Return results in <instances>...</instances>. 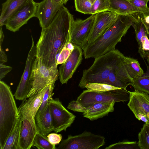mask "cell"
Instances as JSON below:
<instances>
[{
    "label": "cell",
    "instance_id": "cell-25",
    "mask_svg": "<svg viewBox=\"0 0 149 149\" xmlns=\"http://www.w3.org/2000/svg\"><path fill=\"white\" fill-rule=\"evenodd\" d=\"M147 70L141 77L134 80L133 83L131 84L135 90L149 94V61H147Z\"/></svg>",
    "mask_w": 149,
    "mask_h": 149
},
{
    "label": "cell",
    "instance_id": "cell-20",
    "mask_svg": "<svg viewBox=\"0 0 149 149\" xmlns=\"http://www.w3.org/2000/svg\"><path fill=\"white\" fill-rule=\"evenodd\" d=\"M30 0H6L2 4L0 25H5L7 21L23 7Z\"/></svg>",
    "mask_w": 149,
    "mask_h": 149
},
{
    "label": "cell",
    "instance_id": "cell-18",
    "mask_svg": "<svg viewBox=\"0 0 149 149\" xmlns=\"http://www.w3.org/2000/svg\"><path fill=\"white\" fill-rule=\"evenodd\" d=\"M131 26L134 30L138 45V52L143 59L149 58V36L141 21L138 23L132 22Z\"/></svg>",
    "mask_w": 149,
    "mask_h": 149
},
{
    "label": "cell",
    "instance_id": "cell-9",
    "mask_svg": "<svg viewBox=\"0 0 149 149\" xmlns=\"http://www.w3.org/2000/svg\"><path fill=\"white\" fill-rule=\"evenodd\" d=\"M53 131L57 133L66 131L74 120L76 116L62 105L59 98H51L49 101Z\"/></svg>",
    "mask_w": 149,
    "mask_h": 149
},
{
    "label": "cell",
    "instance_id": "cell-2",
    "mask_svg": "<svg viewBox=\"0 0 149 149\" xmlns=\"http://www.w3.org/2000/svg\"><path fill=\"white\" fill-rule=\"evenodd\" d=\"M132 22L128 16L118 15L102 35L83 49L84 58H95L115 49L131 26Z\"/></svg>",
    "mask_w": 149,
    "mask_h": 149
},
{
    "label": "cell",
    "instance_id": "cell-21",
    "mask_svg": "<svg viewBox=\"0 0 149 149\" xmlns=\"http://www.w3.org/2000/svg\"><path fill=\"white\" fill-rule=\"evenodd\" d=\"M47 88V86L29 97L28 99L23 101L22 104L18 108V113L26 110H30L35 117L42 103Z\"/></svg>",
    "mask_w": 149,
    "mask_h": 149
},
{
    "label": "cell",
    "instance_id": "cell-41",
    "mask_svg": "<svg viewBox=\"0 0 149 149\" xmlns=\"http://www.w3.org/2000/svg\"><path fill=\"white\" fill-rule=\"evenodd\" d=\"M2 26H0V46H1V45L3 41L4 38V35L2 30Z\"/></svg>",
    "mask_w": 149,
    "mask_h": 149
},
{
    "label": "cell",
    "instance_id": "cell-37",
    "mask_svg": "<svg viewBox=\"0 0 149 149\" xmlns=\"http://www.w3.org/2000/svg\"><path fill=\"white\" fill-rule=\"evenodd\" d=\"M12 69V68L10 66L0 63V80L3 79Z\"/></svg>",
    "mask_w": 149,
    "mask_h": 149
},
{
    "label": "cell",
    "instance_id": "cell-6",
    "mask_svg": "<svg viewBox=\"0 0 149 149\" xmlns=\"http://www.w3.org/2000/svg\"><path fill=\"white\" fill-rule=\"evenodd\" d=\"M105 144V138L86 130L74 136L68 135L67 138L61 141L57 149H98Z\"/></svg>",
    "mask_w": 149,
    "mask_h": 149
},
{
    "label": "cell",
    "instance_id": "cell-7",
    "mask_svg": "<svg viewBox=\"0 0 149 149\" xmlns=\"http://www.w3.org/2000/svg\"><path fill=\"white\" fill-rule=\"evenodd\" d=\"M129 100L128 91L122 88L105 92H95L84 90L77 100L87 108L95 103L112 100L115 102H125Z\"/></svg>",
    "mask_w": 149,
    "mask_h": 149
},
{
    "label": "cell",
    "instance_id": "cell-34",
    "mask_svg": "<svg viewBox=\"0 0 149 149\" xmlns=\"http://www.w3.org/2000/svg\"><path fill=\"white\" fill-rule=\"evenodd\" d=\"M67 108L74 111L84 113L87 110V108L83 106L76 100H72L68 105Z\"/></svg>",
    "mask_w": 149,
    "mask_h": 149
},
{
    "label": "cell",
    "instance_id": "cell-35",
    "mask_svg": "<svg viewBox=\"0 0 149 149\" xmlns=\"http://www.w3.org/2000/svg\"><path fill=\"white\" fill-rule=\"evenodd\" d=\"M47 137L50 143L54 145L58 144L62 139L61 134H58L56 133L49 134Z\"/></svg>",
    "mask_w": 149,
    "mask_h": 149
},
{
    "label": "cell",
    "instance_id": "cell-11",
    "mask_svg": "<svg viewBox=\"0 0 149 149\" xmlns=\"http://www.w3.org/2000/svg\"><path fill=\"white\" fill-rule=\"evenodd\" d=\"M18 113L23 118L20 135L19 149H30L33 146L34 138L39 131L35 116L31 111L29 109Z\"/></svg>",
    "mask_w": 149,
    "mask_h": 149
},
{
    "label": "cell",
    "instance_id": "cell-19",
    "mask_svg": "<svg viewBox=\"0 0 149 149\" xmlns=\"http://www.w3.org/2000/svg\"><path fill=\"white\" fill-rule=\"evenodd\" d=\"M115 103L114 100L95 103L87 108V111L83 113V116L91 121L102 118L113 111Z\"/></svg>",
    "mask_w": 149,
    "mask_h": 149
},
{
    "label": "cell",
    "instance_id": "cell-14",
    "mask_svg": "<svg viewBox=\"0 0 149 149\" xmlns=\"http://www.w3.org/2000/svg\"><path fill=\"white\" fill-rule=\"evenodd\" d=\"M82 49L74 45V49L66 61L59 67V78L62 84H67L81 64L83 54Z\"/></svg>",
    "mask_w": 149,
    "mask_h": 149
},
{
    "label": "cell",
    "instance_id": "cell-17",
    "mask_svg": "<svg viewBox=\"0 0 149 149\" xmlns=\"http://www.w3.org/2000/svg\"><path fill=\"white\" fill-rule=\"evenodd\" d=\"M128 92L129 100L127 106L134 114L140 113L146 115L149 112V95L136 90Z\"/></svg>",
    "mask_w": 149,
    "mask_h": 149
},
{
    "label": "cell",
    "instance_id": "cell-3",
    "mask_svg": "<svg viewBox=\"0 0 149 149\" xmlns=\"http://www.w3.org/2000/svg\"><path fill=\"white\" fill-rule=\"evenodd\" d=\"M125 56L118 50L115 49L95 58L91 67L83 71L78 86L83 89L88 83L106 84L111 72L123 60Z\"/></svg>",
    "mask_w": 149,
    "mask_h": 149
},
{
    "label": "cell",
    "instance_id": "cell-27",
    "mask_svg": "<svg viewBox=\"0 0 149 149\" xmlns=\"http://www.w3.org/2000/svg\"><path fill=\"white\" fill-rule=\"evenodd\" d=\"M138 146L140 149H149V123L144 124L138 134Z\"/></svg>",
    "mask_w": 149,
    "mask_h": 149
},
{
    "label": "cell",
    "instance_id": "cell-22",
    "mask_svg": "<svg viewBox=\"0 0 149 149\" xmlns=\"http://www.w3.org/2000/svg\"><path fill=\"white\" fill-rule=\"evenodd\" d=\"M35 120L39 132L47 136L53 131L49 102L42 114Z\"/></svg>",
    "mask_w": 149,
    "mask_h": 149
},
{
    "label": "cell",
    "instance_id": "cell-23",
    "mask_svg": "<svg viewBox=\"0 0 149 149\" xmlns=\"http://www.w3.org/2000/svg\"><path fill=\"white\" fill-rule=\"evenodd\" d=\"M19 115L17 123L8 138L3 149H19L20 135L23 118L22 116Z\"/></svg>",
    "mask_w": 149,
    "mask_h": 149
},
{
    "label": "cell",
    "instance_id": "cell-32",
    "mask_svg": "<svg viewBox=\"0 0 149 149\" xmlns=\"http://www.w3.org/2000/svg\"><path fill=\"white\" fill-rule=\"evenodd\" d=\"M138 148H139L136 141H123L111 144L105 149H135Z\"/></svg>",
    "mask_w": 149,
    "mask_h": 149
},
{
    "label": "cell",
    "instance_id": "cell-13",
    "mask_svg": "<svg viewBox=\"0 0 149 149\" xmlns=\"http://www.w3.org/2000/svg\"><path fill=\"white\" fill-rule=\"evenodd\" d=\"M38 4L33 0H30L7 21L5 24L6 29L14 32L19 31L30 19L36 17Z\"/></svg>",
    "mask_w": 149,
    "mask_h": 149
},
{
    "label": "cell",
    "instance_id": "cell-30",
    "mask_svg": "<svg viewBox=\"0 0 149 149\" xmlns=\"http://www.w3.org/2000/svg\"><path fill=\"white\" fill-rule=\"evenodd\" d=\"M85 88L90 91L98 92L107 91L121 88L102 83H88L86 85Z\"/></svg>",
    "mask_w": 149,
    "mask_h": 149
},
{
    "label": "cell",
    "instance_id": "cell-44",
    "mask_svg": "<svg viewBox=\"0 0 149 149\" xmlns=\"http://www.w3.org/2000/svg\"><path fill=\"white\" fill-rule=\"evenodd\" d=\"M146 116L149 119V112L147 113Z\"/></svg>",
    "mask_w": 149,
    "mask_h": 149
},
{
    "label": "cell",
    "instance_id": "cell-39",
    "mask_svg": "<svg viewBox=\"0 0 149 149\" xmlns=\"http://www.w3.org/2000/svg\"><path fill=\"white\" fill-rule=\"evenodd\" d=\"M7 61V58L5 52L0 46V63L4 64Z\"/></svg>",
    "mask_w": 149,
    "mask_h": 149
},
{
    "label": "cell",
    "instance_id": "cell-12",
    "mask_svg": "<svg viewBox=\"0 0 149 149\" xmlns=\"http://www.w3.org/2000/svg\"><path fill=\"white\" fill-rule=\"evenodd\" d=\"M109 11L119 15L128 16L134 23L141 21L144 17L149 15V10L139 8L133 4L129 0H109Z\"/></svg>",
    "mask_w": 149,
    "mask_h": 149
},
{
    "label": "cell",
    "instance_id": "cell-16",
    "mask_svg": "<svg viewBox=\"0 0 149 149\" xmlns=\"http://www.w3.org/2000/svg\"><path fill=\"white\" fill-rule=\"evenodd\" d=\"M63 5L54 0H43L38 3L36 17L38 19L42 29L50 24Z\"/></svg>",
    "mask_w": 149,
    "mask_h": 149
},
{
    "label": "cell",
    "instance_id": "cell-42",
    "mask_svg": "<svg viewBox=\"0 0 149 149\" xmlns=\"http://www.w3.org/2000/svg\"><path fill=\"white\" fill-rule=\"evenodd\" d=\"M69 0H61L60 3L64 4H66Z\"/></svg>",
    "mask_w": 149,
    "mask_h": 149
},
{
    "label": "cell",
    "instance_id": "cell-10",
    "mask_svg": "<svg viewBox=\"0 0 149 149\" xmlns=\"http://www.w3.org/2000/svg\"><path fill=\"white\" fill-rule=\"evenodd\" d=\"M95 14L92 15L84 20L72 19L70 29V42L83 49L87 45L88 38L93 28Z\"/></svg>",
    "mask_w": 149,
    "mask_h": 149
},
{
    "label": "cell",
    "instance_id": "cell-33",
    "mask_svg": "<svg viewBox=\"0 0 149 149\" xmlns=\"http://www.w3.org/2000/svg\"><path fill=\"white\" fill-rule=\"evenodd\" d=\"M72 52L65 45L58 56L56 62V65H58L64 63L69 57Z\"/></svg>",
    "mask_w": 149,
    "mask_h": 149
},
{
    "label": "cell",
    "instance_id": "cell-8",
    "mask_svg": "<svg viewBox=\"0 0 149 149\" xmlns=\"http://www.w3.org/2000/svg\"><path fill=\"white\" fill-rule=\"evenodd\" d=\"M31 39V46L26 59L24 70L14 95L16 100L22 101L27 98L32 87L33 68L36 58V49L32 36Z\"/></svg>",
    "mask_w": 149,
    "mask_h": 149
},
{
    "label": "cell",
    "instance_id": "cell-40",
    "mask_svg": "<svg viewBox=\"0 0 149 149\" xmlns=\"http://www.w3.org/2000/svg\"><path fill=\"white\" fill-rule=\"evenodd\" d=\"M141 21L149 36V15L144 17Z\"/></svg>",
    "mask_w": 149,
    "mask_h": 149
},
{
    "label": "cell",
    "instance_id": "cell-46",
    "mask_svg": "<svg viewBox=\"0 0 149 149\" xmlns=\"http://www.w3.org/2000/svg\"></svg>",
    "mask_w": 149,
    "mask_h": 149
},
{
    "label": "cell",
    "instance_id": "cell-24",
    "mask_svg": "<svg viewBox=\"0 0 149 149\" xmlns=\"http://www.w3.org/2000/svg\"><path fill=\"white\" fill-rule=\"evenodd\" d=\"M123 63L128 74L133 80L141 77L144 73L136 59L125 56Z\"/></svg>",
    "mask_w": 149,
    "mask_h": 149
},
{
    "label": "cell",
    "instance_id": "cell-26",
    "mask_svg": "<svg viewBox=\"0 0 149 149\" xmlns=\"http://www.w3.org/2000/svg\"><path fill=\"white\" fill-rule=\"evenodd\" d=\"M33 146L38 149H55V145L51 143L47 136L39 131L36 134L34 139Z\"/></svg>",
    "mask_w": 149,
    "mask_h": 149
},
{
    "label": "cell",
    "instance_id": "cell-1",
    "mask_svg": "<svg viewBox=\"0 0 149 149\" xmlns=\"http://www.w3.org/2000/svg\"><path fill=\"white\" fill-rule=\"evenodd\" d=\"M73 16L63 5L50 24L42 29L36 45V57L41 59L46 66L56 64L58 56L70 36Z\"/></svg>",
    "mask_w": 149,
    "mask_h": 149
},
{
    "label": "cell",
    "instance_id": "cell-36",
    "mask_svg": "<svg viewBox=\"0 0 149 149\" xmlns=\"http://www.w3.org/2000/svg\"><path fill=\"white\" fill-rule=\"evenodd\" d=\"M136 7L146 10H149L147 6L148 0H129Z\"/></svg>",
    "mask_w": 149,
    "mask_h": 149
},
{
    "label": "cell",
    "instance_id": "cell-15",
    "mask_svg": "<svg viewBox=\"0 0 149 149\" xmlns=\"http://www.w3.org/2000/svg\"><path fill=\"white\" fill-rule=\"evenodd\" d=\"M118 15L115 12L109 11L96 14L87 45L92 43L102 35L115 20Z\"/></svg>",
    "mask_w": 149,
    "mask_h": 149
},
{
    "label": "cell",
    "instance_id": "cell-38",
    "mask_svg": "<svg viewBox=\"0 0 149 149\" xmlns=\"http://www.w3.org/2000/svg\"><path fill=\"white\" fill-rule=\"evenodd\" d=\"M135 117L139 120H142L145 123H149V119L146 115L139 113L134 115Z\"/></svg>",
    "mask_w": 149,
    "mask_h": 149
},
{
    "label": "cell",
    "instance_id": "cell-5",
    "mask_svg": "<svg viewBox=\"0 0 149 149\" xmlns=\"http://www.w3.org/2000/svg\"><path fill=\"white\" fill-rule=\"evenodd\" d=\"M57 65L47 67L41 59L36 57L33 68V85L27 98L40 91L49 85L55 83L59 76Z\"/></svg>",
    "mask_w": 149,
    "mask_h": 149
},
{
    "label": "cell",
    "instance_id": "cell-4",
    "mask_svg": "<svg viewBox=\"0 0 149 149\" xmlns=\"http://www.w3.org/2000/svg\"><path fill=\"white\" fill-rule=\"evenodd\" d=\"M10 87L0 81V146L3 148L19 115Z\"/></svg>",
    "mask_w": 149,
    "mask_h": 149
},
{
    "label": "cell",
    "instance_id": "cell-43",
    "mask_svg": "<svg viewBox=\"0 0 149 149\" xmlns=\"http://www.w3.org/2000/svg\"><path fill=\"white\" fill-rule=\"evenodd\" d=\"M54 1L55 2L58 3H60L61 1V0H54Z\"/></svg>",
    "mask_w": 149,
    "mask_h": 149
},
{
    "label": "cell",
    "instance_id": "cell-29",
    "mask_svg": "<svg viewBox=\"0 0 149 149\" xmlns=\"http://www.w3.org/2000/svg\"><path fill=\"white\" fill-rule=\"evenodd\" d=\"M95 0H74L76 10L86 14H91L92 5Z\"/></svg>",
    "mask_w": 149,
    "mask_h": 149
},
{
    "label": "cell",
    "instance_id": "cell-45",
    "mask_svg": "<svg viewBox=\"0 0 149 149\" xmlns=\"http://www.w3.org/2000/svg\"><path fill=\"white\" fill-rule=\"evenodd\" d=\"M147 61H149V58L147 59Z\"/></svg>",
    "mask_w": 149,
    "mask_h": 149
},
{
    "label": "cell",
    "instance_id": "cell-31",
    "mask_svg": "<svg viewBox=\"0 0 149 149\" xmlns=\"http://www.w3.org/2000/svg\"><path fill=\"white\" fill-rule=\"evenodd\" d=\"M109 0H95L91 8V15L106 11H109Z\"/></svg>",
    "mask_w": 149,
    "mask_h": 149
},
{
    "label": "cell",
    "instance_id": "cell-28",
    "mask_svg": "<svg viewBox=\"0 0 149 149\" xmlns=\"http://www.w3.org/2000/svg\"><path fill=\"white\" fill-rule=\"evenodd\" d=\"M55 86V83L47 86V89L44 95L41 105L36 115L35 118H37L42 115L49 104V100L52 98L54 94L53 93Z\"/></svg>",
    "mask_w": 149,
    "mask_h": 149
}]
</instances>
